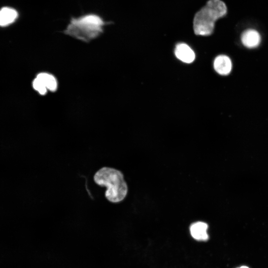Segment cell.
<instances>
[{
  "mask_svg": "<svg viewBox=\"0 0 268 268\" xmlns=\"http://www.w3.org/2000/svg\"><path fill=\"white\" fill-rule=\"evenodd\" d=\"M93 179L96 184L106 188L105 195L109 201L119 202L126 198L128 187L120 171L104 167L95 173Z\"/></svg>",
  "mask_w": 268,
  "mask_h": 268,
  "instance_id": "cell-1",
  "label": "cell"
},
{
  "mask_svg": "<svg viewBox=\"0 0 268 268\" xmlns=\"http://www.w3.org/2000/svg\"><path fill=\"white\" fill-rule=\"evenodd\" d=\"M227 13V7L221 0H209L195 15L194 33L197 35L209 36L214 28L215 22Z\"/></svg>",
  "mask_w": 268,
  "mask_h": 268,
  "instance_id": "cell-2",
  "label": "cell"
},
{
  "mask_svg": "<svg viewBox=\"0 0 268 268\" xmlns=\"http://www.w3.org/2000/svg\"><path fill=\"white\" fill-rule=\"evenodd\" d=\"M105 21L98 15L89 14L72 18L64 33L85 42L97 38L103 32Z\"/></svg>",
  "mask_w": 268,
  "mask_h": 268,
  "instance_id": "cell-3",
  "label": "cell"
},
{
  "mask_svg": "<svg viewBox=\"0 0 268 268\" xmlns=\"http://www.w3.org/2000/svg\"><path fill=\"white\" fill-rule=\"evenodd\" d=\"M34 89L41 95H45L48 90L54 92L57 89L58 82L55 76L47 72L38 74L32 83Z\"/></svg>",
  "mask_w": 268,
  "mask_h": 268,
  "instance_id": "cell-4",
  "label": "cell"
},
{
  "mask_svg": "<svg viewBox=\"0 0 268 268\" xmlns=\"http://www.w3.org/2000/svg\"><path fill=\"white\" fill-rule=\"evenodd\" d=\"M175 55L181 61L190 64L195 59V54L193 50L186 44H178L175 49Z\"/></svg>",
  "mask_w": 268,
  "mask_h": 268,
  "instance_id": "cell-5",
  "label": "cell"
},
{
  "mask_svg": "<svg viewBox=\"0 0 268 268\" xmlns=\"http://www.w3.org/2000/svg\"><path fill=\"white\" fill-rule=\"evenodd\" d=\"M213 67L218 74L227 75L232 70V62L228 56L224 55H219L214 60Z\"/></svg>",
  "mask_w": 268,
  "mask_h": 268,
  "instance_id": "cell-6",
  "label": "cell"
},
{
  "mask_svg": "<svg viewBox=\"0 0 268 268\" xmlns=\"http://www.w3.org/2000/svg\"><path fill=\"white\" fill-rule=\"evenodd\" d=\"M243 45L249 49L257 47L261 42V36L254 29H248L243 32L241 37Z\"/></svg>",
  "mask_w": 268,
  "mask_h": 268,
  "instance_id": "cell-7",
  "label": "cell"
},
{
  "mask_svg": "<svg viewBox=\"0 0 268 268\" xmlns=\"http://www.w3.org/2000/svg\"><path fill=\"white\" fill-rule=\"evenodd\" d=\"M207 228L208 225L206 223L198 221L191 225L190 233L195 239L198 241H206L208 239Z\"/></svg>",
  "mask_w": 268,
  "mask_h": 268,
  "instance_id": "cell-8",
  "label": "cell"
},
{
  "mask_svg": "<svg viewBox=\"0 0 268 268\" xmlns=\"http://www.w3.org/2000/svg\"><path fill=\"white\" fill-rule=\"evenodd\" d=\"M17 11L9 7H3L0 10V26H7L17 18Z\"/></svg>",
  "mask_w": 268,
  "mask_h": 268,
  "instance_id": "cell-9",
  "label": "cell"
},
{
  "mask_svg": "<svg viewBox=\"0 0 268 268\" xmlns=\"http://www.w3.org/2000/svg\"><path fill=\"white\" fill-rule=\"evenodd\" d=\"M238 268H249L246 266H241Z\"/></svg>",
  "mask_w": 268,
  "mask_h": 268,
  "instance_id": "cell-10",
  "label": "cell"
}]
</instances>
